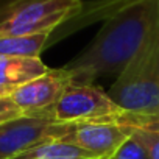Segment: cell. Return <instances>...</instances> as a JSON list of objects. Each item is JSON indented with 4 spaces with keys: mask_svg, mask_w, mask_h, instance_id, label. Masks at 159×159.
Listing matches in <instances>:
<instances>
[{
    "mask_svg": "<svg viewBox=\"0 0 159 159\" xmlns=\"http://www.w3.org/2000/svg\"><path fill=\"white\" fill-rule=\"evenodd\" d=\"M159 20V0H126L105 20L95 38L64 67L73 84L119 76Z\"/></svg>",
    "mask_w": 159,
    "mask_h": 159,
    "instance_id": "cell-1",
    "label": "cell"
},
{
    "mask_svg": "<svg viewBox=\"0 0 159 159\" xmlns=\"http://www.w3.org/2000/svg\"><path fill=\"white\" fill-rule=\"evenodd\" d=\"M108 95L131 114L159 119V20Z\"/></svg>",
    "mask_w": 159,
    "mask_h": 159,
    "instance_id": "cell-2",
    "label": "cell"
},
{
    "mask_svg": "<svg viewBox=\"0 0 159 159\" xmlns=\"http://www.w3.org/2000/svg\"><path fill=\"white\" fill-rule=\"evenodd\" d=\"M52 119L61 123L119 122L133 128H148L159 119L142 117L122 109L102 88L95 84H72L56 103Z\"/></svg>",
    "mask_w": 159,
    "mask_h": 159,
    "instance_id": "cell-3",
    "label": "cell"
},
{
    "mask_svg": "<svg viewBox=\"0 0 159 159\" xmlns=\"http://www.w3.org/2000/svg\"><path fill=\"white\" fill-rule=\"evenodd\" d=\"M83 7L84 0H16L0 5V36L53 34Z\"/></svg>",
    "mask_w": 159,
    "mask_h": 159,
    "instance_id": "cell-4",
    "label": "cell"
},
{
    "mask_svg": "<svg viewBox=\"0 0 159 159\" xmlns=\"http://www.w3.org/2000/svg\"><path fill=\"white\" fill-rule=\"evenodd\" d=\"M72 128V123L28 116L0 123V159H14L36 145L62 139Z\"/></svg>",
    "mask_w": 159,
    "mask_h": 159,
    "instance_id": "cell-5",
    "label": "cell"
},
{
    "mask_svg": "<svg viewBox=\"0 0 159 159\" xmlns=\"http://www.w3.org/2000/svg\"><path fill=\"white\" fill-rule=\"evenodd\" d=\"M72 84L73 78L66 67L48 69L44 75L16 88L10 97L24 116L52 119L56 103Z\"/></svg>",
    "mask_w": 159,
    "mask_h": 159,
    "instance_id": "cell-6",
    "label": "cell"
},
{
    "mask_svg": "<svg viewBox=\"0 0 159 159\" xmlns=\"http://www.w3.org/2000/svg\"><path fill=\"white\" fill-rule=\"evenodd\" d=\"M134 128L119 122L76 123L62 140L84 150L94 159H109L131 136Z\"/></svg>",
    "mask_w": 159,
    "mask_h": 159,
    "instance_id": "cell-7",
    "label": "cell"
},
{
    "mask_svg": "<svg viewBox=\"0 0 159 159\" xmlns=\"http://www.w3.org/2000/svg\"><path fill=\"white\" fill-rule=\"evenodd\" d=\"M48 67L41 58H20L0 55V86L16 89L44 75Z\"/></svg>",
    "mask_w": 159,
    "mask_h": 159,
    "instance_id": "cell-8",
    "label": "cell"
},
{
    "mask_svg": "<svg viewBox=\"0 0 159 159\" xmlns=\"http://www.w3.org/2000/svg\"><path fill=\"white\" fill-rule=\"evenodd\" d=\"M52 33L25 34V36H0V55L41 58V53L50 45Z\"/></svg>",
    "mask_w": 159,
    "mask_h": 159,
    "instance_id": "cell-9",
    "label": "cell"
},
{
    "mask_svg": "<svg viewBox=\"0 0 159 159\" xmlns=\"http://www.w3.org/2000/svg\"><path fill=\"white\" fill-rule=\"evenodd\" d=\"M14 159H94L89 153L62 139L48 140L36 145Z\"/></svg>",
    "mask_w": 159,
    "mask_h": 159,
    "instance_id": "cell-10",
    "label": "cell"
},
{
    "mask_svg": "<svg viewBox=\"0 0 159 159\" xmlns=\"http://www.w3.org/2000/svg\"><path fill=\"white\" fill-rule=\"evenodd\" d=\"M133 137L147 148L151 159H159V123L148 128H134Z\"/></svg>",
    "mask_w": 159,
    "mask_h": 159,
    "instance_id": "cell-11",
    "label": "cell"
},
{
    "mask_svg": "<svg viewBox=\"0 0 159 159\" xmlns=\"http://www.w3.org/2000/svg\"><path fill=\"white\" fill-rule=\"evenodd\" d=\"M109 159H151L147 148L136 139L129 137Z\"/></svg>",
    "mask_w": 159,
    "mask_h": 159,
    "instance_id": "cell-12",
    "label": "cell"
},
{
    "mask_svg": "<svg viewBox=\"0 0 159 159\" xmlns=\"http://www.w3.org/2000/svg\"><path fill=\"white\" fill-rule=\"evenodd\" d=\"M22 111L16 106V103L11 100V97H2L0 98V123L10 122L13 119L22 117Z\"/></svg>",
    "mask_w": 159,
    "mask_h": 159,
    "instance_id": "cell-13",
    "label": "cell"
},
{
    "mask_svg": "<svg viewBox=\"0 0 159 159\" xmlns=\"http://www.w3.org/2000/svg\"><path fill=\"white\" fill-rule=\"evenodd\" d=\"M13 91H14V89H11V88H7V86H0V98H2V97H10Z\"/></svg>",
    "mask_w": 159,
    "mask_h": 159,
    "instance_id": "cell-14",
    "label": "cell"
},
{
    "mask_svg": "<svg viewBox=\"0 0 159 159\" xmlns=\"http://www.w3.org/2000/svg\"><path fill=\"white\" fill-rule=\"evenodd\" d=\"M11 2H16V0H0V5H7V3H11Z\"/></svg>",
    "mask_w": 159,
    "mask_h": 159,
    "instance_id": "cell-15",
    "label": "cell"
}]
</instances>
